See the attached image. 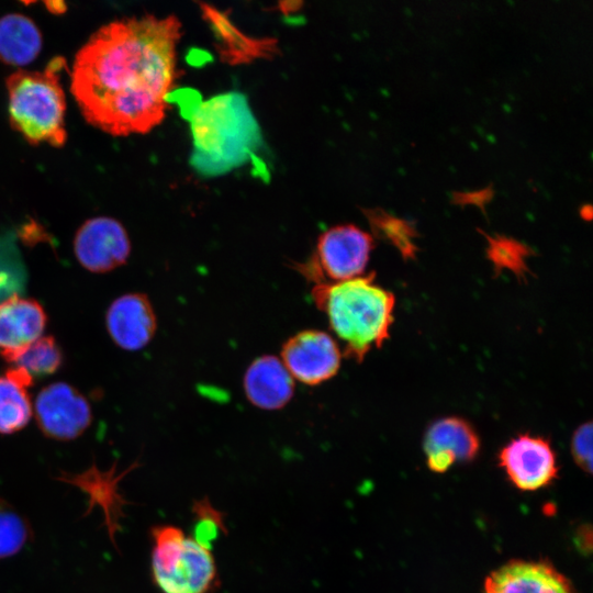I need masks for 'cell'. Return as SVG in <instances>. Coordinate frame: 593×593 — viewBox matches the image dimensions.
Wrapping results in <instances>:
<instances>
[{
  "instance_id": "obj_4",
  "label": "cell",
  "mask_w": 593,
  "mask_h": 593,
  "mask_svg": "<svg viewBox=\"0 0 593 593\" xmlns=\"http://www.w3.org/2000/svg\"><path fill=\"white\" fill-rule=\"evenodd\" d=\"M65 60L56 57L42 71H16L7 79L12 127L31 144L59 147L66 141V101L60 85Z\"/></svg>"
},
{
  "instance_id": "obj_22",
  "label": "cell",
  "mask_w": 593,
  "mask_h": 593,
  "mask_svg": "<svg viewBox=\"0 0 593 593\" xmlns=\"http://www.w3.org/2000/svg\"><path fill=\"white\" fill-rule=\"evenodd\" d=\"M486 256L495 272L510 271L518 279H524L529 269L527 259L532 249L522 242L504 235H486Z\"/></svg>"
},
{
  "instance_id": "obj_25",
  "label": "cell",
  "mask_w": 593,
  "mask_h": 593,
  "mask_svg": "<svg viewBox=\"0 0 593 593\" xmlns=\"http://www.w3.org/2000/svg\"><path fill=\"white\" fill-rule=\"evenodd\" d=\"M572 457L583 471L592 472V423L580 425L571 438Z\"/></svg>"
},
{
  "instance_id": "obj_29",
  "label": "cell",
  "mask_w": 593,
  "mask_h": 593,
  "mask_svg": "<svg viewBox=\"0 0 593 593\" xmlns=\"http://www.w3.org/2000/svg\"><path fill=\"white\" fill-rule=\"evenodd\" d=\"M580 213H581V216L584 220H588V221L591 220V217H592V208H591V205L588 204V205L582 206Z\"/></svg>"
},
{
  "instance_id": "obj_2",
  "label": "cell",
  "mask_w": 593,
  "mask_h": 593,
  "mask_svg": "<svg viewBox=\"0 0 593 593\" xmlns=\"http://www.w3.org/2000/svg\"><path fill=\"white\" fill-rule=\"evenodd\" d=\"M312 298L331 329L344 343L345 356L362 361L389 338L394 295L374 282V273L335 283H318Z\"/></svg>"
},
{
  "instance_id": "obj_16",
  "label": "cell",
  "mask_w": 593,
  "mask_h": 593,
  "mask_svg": "<svg viewBox=\"0 0 593 593\" xmlns=\"http://www.w3.org/2000/svg\"><path fill=\"white\" fill-rule=\"evenodd\" d=\"M42 36L32 20L22 14L0 19V59L9 65L23 66L36 58Z\"/></svg>"
},
{
  "instance_id": "obj_24",
  "label": "cell",
  "mask_w": 593,
  "mask_h": 593,
  "mask_svg": "<svg viewBox=\"0 0 593 593\" xmlns=\"http://www.w3.org/2000/svg\"><path fill=\"white\" fill-rule=\"evenodd\" d=\"M197 517L194 527V540L210 549L212 542L224 532V523L221 513L214 510L208 501H199L193 508Z\"/></svg>"
},
{
  "instance_id": "obj_10",
  "label": "cell",
  "mask_w": 593,
  "mask_h": 593,
  "mask_svg": "<svg viewBox=\"0 0 593 593\" xmlns=\"http://www.w3.org/2000/svg\"><path fill=\"white\" fill-rule=\"evenodd\" d=\"M74 251L85 269L103 273L126 262L131 243L120 222L111 217H94L86 221L77 231Z\"/></svg>"
},
{
  "instance_id": "obj_27",
  "label": "cell",
  "mask_w": 593,
  "mask_h": 593,
  "mask_svg": "<svg viewBox=\"0 0 593 593\" xmlns=\"http://www.w3.org/2000/svg\"><path fill=\"white\" fill-rule=\"evenodd\" d=\"M493 197V190L491 187L471 191V192H457L454 194V201L457 204L466 205L472 204L484 210V206Z\"/></svg>"
},
{
  "instance_id": "obj_13",
  "label": "cell",
  "mask_w": 593,
  "mask_h": 593,
  "mask_svg": "<svg viewBox=\"0 0 593 593\" xmlns=\"http://www.w3.org/2000/svg\"><path fill=\"white\" fill-rule=\"evenodd\" d=\"M423 447L428 468L443 473L457 461L472 460L479 452L480 439L467 421L449 416L428 427Z\"/></svg>"
},
{
  "instance_id": "obj_15",
  "label": "cell",
  "mask_w": 593,
  "mask_h": 593,
  "mask_svg": "<svg viewBox=\"0 0 593 593\" xmlns=\"http://www.w3.org/2000/svg\"><path fill=\"white\" fill-rule=\"evenodd\" d=\"M47 323L43 306L14 293L0 301V354L19 350L42 337Z\"/></svg>"
},
{
  "instance_id": "obj_28",
  "label": "cell",
  "mask_w": 593,
  "mask_h": 593,
  "mask_svg": "<svg viewBox=\"0 0 593 593\" xmlns=\"http://www.w3.org/2000/svg\"><path fill=\"white\" fill-rule=\"evenodd\" d=\"M592 530L590 526H581V528L578 529L577 536H575V542L577 546L581 549V551L589 553L591 551V544H592Z\"/></svg>"
},
{
  "instance_id": "obj_1",
  "label": "cell",
  "mask_w": 593,
  "mask_h": 593,
  "mask_svg": "<svg viewBox=\"0 0 593 593\" xmlns=\"http://www.w3.org/2000/svg\"><path fill=\"white\" fill-rule=\"evenodd\" d=\"M181 24L169 15L113 21L77 53L71 93L85 119L115 136L146 133L165 118Z\"/></svg>"
},
{
  "instance_id": "obj_17",
  "label": "cell",
  "mask_w": 593,
  "mask_h": 593,
  "mask_svg": "<svg viewBox=\"0 0 593 593\" xmlns=\"http://www.w3.org/2000/svg\"><path fill=\"white\" fill-rule=\"evenodd\" d=\"M204 16L210 21L214 33L219 34L223 43L222 54L232 63H242L253 57L272 52L273 44L269 40H251L243 35L234 25L219 11L204 5L202 9Z\"/></svg>"
},
{
  "instance_id": "obj_5",
  "label": "cell",
  "mask_w": 593,
  "mask_h": 593,
  "mask_svg": "<svg viewBox=\"0 0 593 593\" xmlns=\"http://www.w3.org/2000/svg\"><path fill=\"white\" fill-rule=\"evenodd\" d=\"M152 571L164 593H208L216 581L210 549L174 526L153 529Z\"/></svg>"
},
{
  "instance_id": "obj_18",
  "label": "cell",
  "mask_w": 593,
  "mask_h": 593,
  "mask_svg": "<svg viewBox=\"0 0 593 593\" xmlns=\"http://www.w3.org/2000/svg\"><path fill=\"white\" fill-rule=\"evenodd\" d=\"M114 469L115 467L103 472L93 466L83 473L72 477L65 475L64 481H68L87 491L90 496L91 506L98 504L105 508L104 514L107 517H109L108 508H110L109 511L115 525L116 515L120 513L121 505L124 503L121 495L118 493L116 482L120 481L124 474L114 475Z\"/></svg>"
},
{
  "instance_id": "obj_6",
  "label": "cell",
  "mask_w": 593,
  "mask_h": 593,
  "mask_svg": "<svg viewBox=\"0 0 593 593\" xmlns=\"http://www.w3.org/2000/svg\"><path fill=\"white\" fill-rule=\"evenodd\" d=\"M373 248V236L353 224L333 226L317 238L315 250L298 271L313 282L335 283L363 275Z\"/></svg>"
},
{
  "instance_id": "obj_23",
  "label": "cell",
  "mask_w": 593,
  "mask_h": 593,
  "mask_svg": "<svg viewBox=\"0 0 593 593\" xmlns=\"http://www.w3.org/2000/svg\"><path fill=\"white\" fill-rule=\"evenodd\" d=\"M29 537L26 522L9 504L0 501V559L18 553Z\"/></svg>"
},
{
  "instance_id": "obj_3",
  "label": "cell",
  "mask_w": 593,
  "mask_h": 593,
  "mask_svg": "<svg viewBox=\"0 0 593 593\" xmlns=\"http://www.w3.org/2000/svg\"><path fill=\"white\" fill-rule=\"evenodd\" d=\"M193 166L206 175L243 164L259 142V127L244 96L228 92L200 103L190 116Z\"/></svg>"
},
{
  "instance_id": "obj_20",
  "label": "cell",
  "mask_w": 593,
  "mask_h": 593,
  "mask_svg": "<svg viewBox=\"0 0 593 593\" xmlns=\"http://www.w3.org/2000/svg\"><path fill=\"white\" fill-rule=\"evenodd\" d=\"M0 355L5 361L25 369L32 376L56 372L64 359L61 349L53 336H42L24 348Z\"/></svg>"
},
{
  "instance_id": "obj_9",
  "label": "cell",
  "mask_w": 593,
  "mask_h": 593,
  "mask_svg": "<svg viewBox=\"0 0 593 593\" xmlns=\"http://www.w3.org/2000/svg\"><path fill=\"white\" fill-rule=\"evenodd\" d=\"M500 466L510 481L522 491H536L550 484L558 473L555 451L542 437L523 434L505 445Z\"/></svg>"
},
{
  "instance_id": "obj_21",
  "label": "cell",
  "mask_w": 593,
  "mask_h": 593,
  "mask_svg": "<svg viewBox=\"0 0 593 593\" xmlns=\"http://www.w3.org/2000/svg\"><path fill=\"white\" fill-rule=\"evenodd\" d=\"M32 416L26 389L0 376V434H13L24 428Z\"/></svg>"
},
{
  "instance_id": "obj_12",
  "label": "cell",
  "mask_w": 593,
  "mask_h": 593,
  "mask_svg": "<svg viewBox=\"0 0 593 593\" xmlns=\"http://www.w3.org/2000/svg\"><path fill=\"white\" fill-rule=\"evenodd\" d=\"M105 326L120 348L136 351L153 339L157 321L147 295L126 293L110 304L105 314Z\"/></svg>"
},
{
  "instance_id": "obj_26",
  "label": "cell",
  "mask_w": 593,
  "mask_h": 593,
  "mask_svg": "<svg viewBox=\"0 0 593 593\" xmlns=\"http://www.w3.org/2000/svg\"><path fill=\"white\" fill-rule=\"evenodd\" d=\"M15 248L10 237L0 239V296L7 294L10 296L13 290V277L11 266L15 260Z\"/></svg>"
},
{
  "instance_id": "obj_14",
  "label": "cell",
  "mask_w": 593,
  "mask_h": 593,
  "mask_svg": "<svg viewBox=\"0 0 593 593\" xmlns=\"http://www.w3.org/2000/svg\"><path fill=\"white\" fill-rule=\"evenodd\" d=\"M293 380L281 359L264 355L248 366L243 387L246 398L253 405L275 411L286 406L292 399Z\"/></svg>"
},
{
  "instance_id": "obj_8",
  "label": "cell",
  "mask_w": 593,
  "mask_h": 593,
  "mask_svg": "<svg viewBox=\"0 0 593 593\" xmlns=\"http://www.w3.org/2000/svg\"><path fill=\"white\" fill-rule=\"evenodd\" d=\"M281 361L293 379L306 385H317L338 372L342 351L329 334L306 329L283 344Z\"/></svg>"
},
{
  "instance_id": "obj_19",
  "label": "cell",
  "mask_w": 593,
  "mask_h": 593,
  "mask_svg": "<svg viewBox=\"0 0 593 593\" xmlns=\"http://www.w3.org/2000/svg\"><path fill=\"white\" fill-rule=\"evenodd\" d=\"M363 213L376 237L391 244L404 259L415 258L417 232L411 222L381 209L365 210Z\"/></svg>"
},
{
  "instance_id": "obj_7",
  "label": "cell",
  "mask_w": 593,
  "mask_h": 593,
  "mask_svg": "<svg viewBox=\"0 0 593 593\" xmlns=\"http://www.w3.org/2000/svg\"><path fill=\"white\" fill-rule=\"evenodd\" d=\"M34 413L41 432L56 440L79 437L92 421L88 400L66 382L43 388L36 396Z\"/></svg>"
},
{
  "instance_id": "obj_11",
  "label": "cell",
  "mask_w": 593,
  "mask_h": 593,
  "mask_svg": "<svg viewBox=\"0 0 593 593\" xmlns=\"http://www.w3.org/2000/svg\"><path fill=\"white\" fill-rule=\"evenodd\" d=\"M483 593H578L553 566L544 561L513 560L492 571Z\"/></svg>"
}]
</instances>
